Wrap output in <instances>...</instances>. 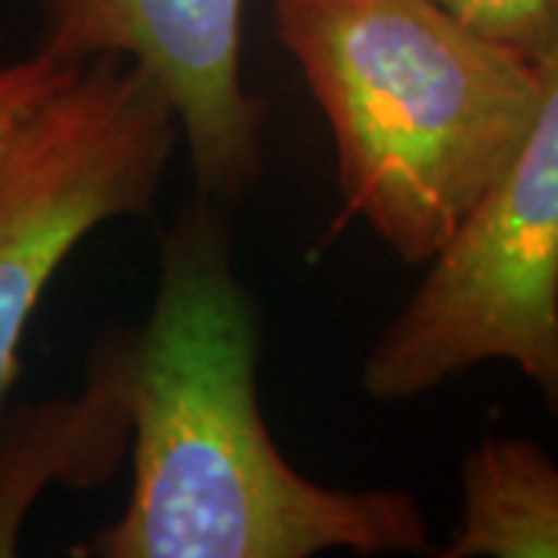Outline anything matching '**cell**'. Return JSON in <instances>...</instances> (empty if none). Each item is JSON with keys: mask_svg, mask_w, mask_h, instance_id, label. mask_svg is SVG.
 <instances>
[{"mask_svg": "<svg viewBox=\"0 0 558 558\" xmlns=\"http://www.w3.org/2000/svg\"><path fill=\"white\" fill-rule=\"evenodd\" d=\"M128 416L131 499L75 556H379L428 543L410 494L323 487L282 459L260 416L255 307L208 208L165 236L153 317L128 336Z\"/></svg>", "mask_w": 558, "mask_h": 558, "instance_id": "obj_1", "label": "cell"}, {"mask_svg": "<svg viewBox=\"0 0 558 558\" xmlns=\"http://www.w3.org/2000/svg\"><path fill=\"white\" fill-rule=\"evenodd\" d=\"M274 20L332 128L344 215L428 264L515 156L543 69L432 0H274Z\"/></svg>", "mask_w": 558, "mask_h": 558, "instance_id": "obj_2", "label": "cell"}, {"mask_svg": "<svg viewBox=\"0 0 558 558\" xmlns=\"http://www.w3.org/2000/svg\"><path fill=\"white\" fill-rule=\"evenodd\" d=\"M537 116L363 363L376 400H413L484 360H512L558 422V57Z\"/></svg>", "mask_w": 558, "mask_h": 558, "instance_id": "obj_3", "label": "cell"}, {"mask_svg": "<svg viewBox=\"0 0 558 558\" xmlns=\"http://www.w3.org/2000/svg\"><path fill=\"white\" fill-rule=\"evenodd\" d=\"M178 137L159 84L134 62L97 57L0 153V407L47 282L100 223L149 215Z\"/></svg>", "mask_w": 558, "mask_h": 558, "instance_id": "obj_4", "label": "cell"}, {"mask_svg": "<svg viewBox=\"0 0 558 558\" xmlns=\"http://www.w3.org/2000/svg\"><path fill=\"white\" fill-rule=\"evenodd\" d=\"M57 60L131 57L159 84L199 186L240 199L260 174L264 109L242 87V0H38Z\"/></svg>", "mask_w": 558, "mask_h": 558, "instance_id": "obj_5", "label": "cell"}, {"mask_svg": "<svg viewBox=\"0 0 558 558\" xmlns=\"http://www.w3.org/2000/svg\"><path fill=\"white\" fill-rule=\"evenodd\" d=\"M128 435V336L94 354L75 398L0 407V556H16L22 521L47 484H100L124 457Z\"/></svg>", "mask_w": 558, "mask_h": 558, "instance_id": "obj_6", "label": "cell"}, {"mask_svg": "<svg viewBox=\"0 0 558 558\" xmlns=\"http://www.w3.org/2000/svg\"><path fill=\"white\" fill-rule=\"evenodd\" d=\"M447 558H558V465L534 440L487 438L462 462Z\"/></svg>", "mask_w": 558, "mask_h": 558, "instance_id": "obj_7", "label": "cell"}, {"mask_svg": "<svg viewBox=\"0 0 558 558\" xmlns=\"http://www.w3.org/2000/svg\"><path fill=\"white\" fill-rule=\"evenodd\" d=\"M478 38L546 65L558 57V0H432Z\"/></svg>", "mask_w": 558, "mask_h": 558, "instance_id": "obj_8", "label": "cell"}, {"mask_svg": "<svg viewBox=\"0 0 558 558\" xmlns=\"http://www.w3.org/2000/svg\"><path fill=\"white\" fill-rule=\"evenodd\" d=\"M81 69L84 62L57 60L47 50H38L28 60L0 65V153L20 131L22 121L50 94H57L62 84L75 78Z\"/></svg>", "mask_w": 558, "mask_h": 558, "instance_id": "obj_9", "label": "cell"}]
</instances>
